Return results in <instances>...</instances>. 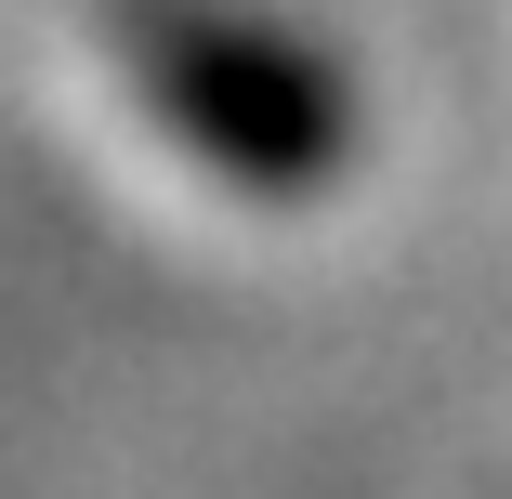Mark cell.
Segmentation results:
<instances>
[{
    "label": "cell",
    "mask_w": 512,
    "mask_h": 499,
    "mask_svg": "<svg viewBox=\"0 0 512 499\" xmlns=\"http://www.w3.org/2000/svg\"><path fill=\"white\" fill-rule=\"evenodd\" d=\"M106 53L119 79L158 106V132L224 171L250 197H302L355 158V92L276 40L263 14H224V0H106Z\"/></svg>",
    "instance_id": "obj_1"
}]
</instances>
